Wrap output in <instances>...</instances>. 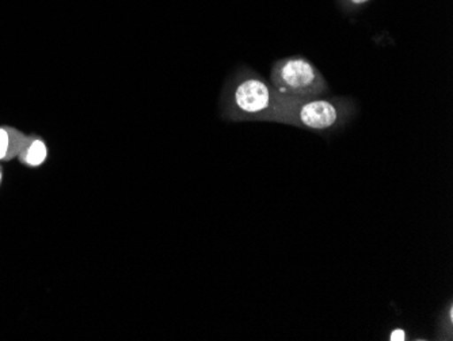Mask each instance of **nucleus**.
I'll list each match as a JSON object with an SVG mask.
<instances>
[{
    "mask_svg": "<svg viewBox=\"0 0 453 341\" xmlns=\"http://www.w3.org/2000/svg\"><path fill=\"white\" fill-rule=\"evenodd\" d=\"M350 97H287L281 94L273 123L307 129L315 134H334L345 128L357 114Z\"/></svg>",
    "mask_w": 453,
    "mask_h": 341,
    "instance_id": "f03ea898",
    "label": "nucleus"
},
{
    "mask_svg": "<svg viewBox=\"0 0 453 341\" xmlns=\"http://www.w3.org/2000/svg\"><path fill=\"white\" fill-rule=\"evenodd\" d=\"M269 81L287 97H320L330 91V86L319 68L303 55L279 58L272 66Z\"/></svg>",
    "mask_w": 453,
    "mask_h": 341,
    "instance_id": "7ed1b4c3",
    "label": "nucleus"
},
{
    "mask_svg": "<svg viewBox=\"0 0 453 341\" xmlns=\"http://www.w3.org/2000/svg\"><path fill=\"white\" fill-rule=\"evenodd\" d=\"M337 2L345 14H353L366 6L371 0H337Z\"/></svg>",
    "mask_w": 453,
    "mask_h": 341,
    "instance_id": "0eeeda50",
    "label": "nucleus"
},
{
    "mask_svg": "<svg viewBox=\"0 0 453 341\" xmlns=\"http://www.w3.org/2000/svg\"><path fill=\"white\" fill-rule=\"evenodd\" d=\"M439 340H452L453 338V304L452 300L448 302L447 306L442 309L439 318V330H437Z\"/></svg>",
    "mask_w": 453,
    "mask_h": 341,
    "instance_id": "423d86ee",
    "label": "nucleus"
},
{
    "mask_svg": "<svg viewBox=\"0 0 453 341\" xmlns=\"http://www.w3.org/2000/svg\"><path fill=\"white\" fill-rule=\"evenodd\" d=\"M48 146L42 137L38 135H27L24 146L18 154L20 164L27 167H40L47 162Z\"/></svg>",
    "mask_w": 453,
    "mask_h": 341,
    "instance_id": "20e7f679",
    "label": "nucleus"
},
{
    "mask_svg": "<svg viewBox=\"0 0 453 341\" xmlns=\"http://www.w3.org/2000/svg\"><path fill=\"white\" fill-rule=\"evenodd\" d=\"M388 340L391 341H404L406 340V332L402 328H396L393 332L389 333Z\"/></svg>",
    "mask_w": 453,
    "mask_h": 341,
    "instance_id": "6e6552de",
    "label": "nucleus"
},
{
    "mask_svg": "<svg viewBox=\"0 0 453 341\" xmlns=\"http://www.w3.org/2000/svg\"><path fill=\"white\" fill-rule=\"evenodd\" d=\"M2 182H4V169L0 167V185H2Z\"/></svg>",
    "mask_w": 453,
    "mask_h": 341,
    "instance_id": "1a4fd4ad",
    "label": "nucleus"
},
{
    "mask_svg": "<svg viewBox=\"0 0 453 341\" xmlns=\"http://www.w3.org/2000/svg\"><path fill=\"white\" fill-rule=\"evenodd\" d=\"M281 93L253 68H236L219 97L221 119L230 123H273Z\"/></svg>",
    "mask_w": 453,
    "mask_h": 341,
    "instance_id": "f257e3e1",
    "label": "nucleus"
},
{
    "mask_svg": "<svg viewBox=\"0 0 453 341\" xmlns=\"http://www.w3.org/2000/svg\"><path fill=\"white\" fill-rule=\"evenodd\" d=\"M27 136L14 127H0V162H9L17 158Z\"/></svg>",
    "mask_w": 453,
    "mask_h": 341,
    "instance_id": "39448f33",
    "label": "nucleus"
}]
</instances>
